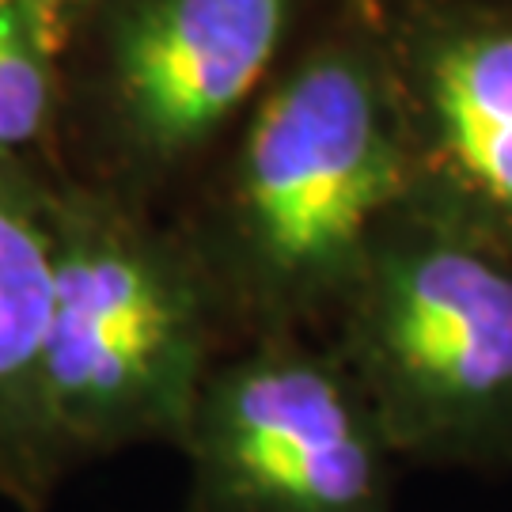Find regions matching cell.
Returning <instances> with one entry per match:
<instances>
[{
  "label": "cell",
  "mask_w": 512,
  "mask_h": 512,
  "mask_svg": "<svg viewBox=\"0 0 512 512\" xmlns=\"http://www.w3.org/2000/svg\"><path fill=\"white\" fill-rule=\"evenodd\" d=\"M410 194L414 156L384 38L372 4L346 0L167 217L239 346L323 334Z\"/></svg>",
  "instance_id": "1"
},
{
  "label": "cell",
  "mask_w": 512,
  "mask_h": 512,
  "mask_svg": "<svg viewBox=\"0 0 512 512\" xmlns=\"http://www.w3.org/2000/svg\"><path fill=\"white\" fill-rule=\"evenodd\" d=\"M46 406L65 475L145 444L179 448L228 330L167 213L57 175Z\"/></svg>",
  "instance_id": "2"
},
{
  "label": "cell",
  "mask_w": 512,
  "mask_h": 512,
  "mask_svg": "<svg viewBox=\"0 0 512 512\" xmlns=\"http://www.w3.org/2000/svg\"><path fill=\"white\" fill-rule=\"evenodd\" d=\"M399 463L512 471V247L410 194L323 330Z\"/></svg>",
  "instance_id": "3"
},
{
  "label": "cell",
  "mask_w": 512,
  "mask_h": 512,
  "mask_svg": "<svg viewBox=\"0 0 512 512\" xmlns=\"http://www.w3.org/2000/svg\"><path fill=\"white\" fill-rule=\"evenodd\" d=\"M308 0H88L65 54L61 175L171 213L274 84Z\"/></svg>",
  "instance_id": "4"
},
{
  "label": "cell",
  "mask_w": 512,
  "mask_h": 512,
  "mask_svg": "<svg viewBox=\"0 0 512 512\" xmlns=\"http://www.w3.org/2000/svg\"><path fill=\"white\" fill-rule=\"evenodd\" d=\"M175 452L183 512H395L399 456L323 334L224 349Z\"/></svg>",
  "instance_id": "5"
},
{
  "label": "cell",
  "mask_w": 512,
  "mask_h": 512,
  "mask_svg": "<svg viewBox=\"0 0 512 512\" xmlns=\"http://www.w3.org/2000/svg\"><path fill=\"white\" fill-rule=\"evenodd\" d=\"M414 190L512 247V0H368Z\"/></svg>",
  "instance_id": "6"
},
{
  "label": "cell",
  "mask_w": 512,
  "mask_h": 512,
  "mask_svg": "<svg viewBox=\"0 0 512 512\" xmlns=\"http://www.w3.org/2000/svg\"><path fill=\"white\" fill-rule=\"evenodd\" d=\"M54 179L0 167V501L19 512H46L69 478L46 406Z\"/></svg>",
  "instance_id": "7"
},
{
  "label": "cell",
  "mask_w": 512,
  "mask_h": 512,
  "mask_svg": "<svg viewBox=\"0 0 512 512\" xmlns=\"http://www.w3.org/2000/svg\"><path fill=\"white\" fill-rule=\"evenodd\" d=\"M69 0H0V167L61 175Z\"/></svg>",
  "instance_id": "8"
},
{
  "label": "cell",
  "mask_w": 512,
  "mask_h": 512,
  "mask_svg": "<svg viewBox=\"0 0 512 512\" xmlns=\"http://www.w3.org/2000/svg\"><path fill=\"white\" fill-rule=\"evenodd\" d=\"M69 4H73V16H80V12L88 8V0H69Z\"/></svg>",
  "instance_id": "9"
}]
</instances>
